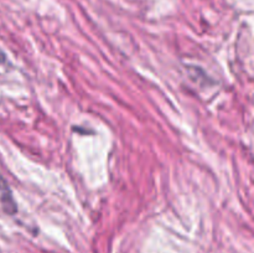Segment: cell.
Listing matches in <instances>:
<instances>
[{"instance_id": "obj_1", "label": "cell", "mask_w": 254, "mask_h": 253, "mask_svg": "<svg viewBox=\"0 0 254 253\" xmlns=\"http://www.w3.org/2000/svg\"><path fill=\"white\" fill-rule=\"evenodd\" d=\"M0 200H1L2 208H4L7 213L16 212V206H15L14 200H12L11 197V192H10L9 186H7V184L5 183V180H2L1 178H0Z\"/></svg>"}]
</instances>
